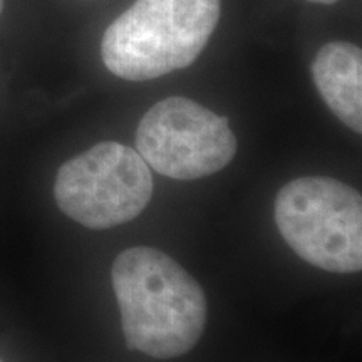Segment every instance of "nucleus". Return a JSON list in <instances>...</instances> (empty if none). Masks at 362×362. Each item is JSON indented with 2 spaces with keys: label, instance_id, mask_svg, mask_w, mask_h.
Wrapping results in <instances>:
<instances>
[{
  "label": "nucleus",
  "instance_id": "f257e3e1",
  "mask_svg": "<svg viewBox=\"0 0 362 362\" xmlns=\"http://www.w3.org/2000/svg\"><path fill=\"white\" fill-rule=\"evenodd\" d=\"M111 279L129 349L171 359L197 346L206 325V296L175 259L153 247H131L115 259Z\"/></svg>",
  "mask_w": 362,
  "mask_h": 362
},
{
  "label": "nucleus",
  "instance_id": "f03ea898",
  "mask_svg": "<svg viewBox=\"0 0 362 362\" xmlns=\"http://www.w3.org/2000/svg\"><path fill=\"white\" fill-rule=\"evenodd\" d=\"M220 0H136L103 35L107 71L151 81L192 66L218 25Z\"/></svg>",
  "mask_w": 362,
  "mask_h": 362
},
{
  "label": "nucleus",
  "instance_id": "7ed1b4c3",
  "mask_svg": "<svg viewBox=\"0 0 362 362\" xmlns=\"http://www.w3.org/2000/svg\"><path fill=\"white\" fill-rule=\"evenodd\" d=\"M275 223L285 243L307 264L334 274L362 269V198L327 176L288 181L275 197Z\"/></svg>",
  "mask_w": 362,
  "mask_h": 362
},
{
  "label": "nucleus",
  "instance_id": "20e7f679",
  "mask_svg": "<svg viewBox=\"0 0 362 362\" xmlns=\"http://www.w3.org/2000/svg\"><path fill=\"white\" fill-rule=\"evenodd\" d=\"M153 188L151 170L136 149L103 141L59 168L54 197L69 218L107 230L141 215Z\"/></svg>",
  "mask_w": 362,
  "mask_h": 362
},
{
  "label": "nucleus",
  "instance_id": "39448f33",
  "mask_svg": "<svg viewBox=\"0 0 362 362\" xmlns=\"http://www.w3.org/2000/svg\"><path fill=\"white\" fill-rule=\"evenodd\" d=\"M136 151L163 176L200 180L230 165L237 138L228 117L193 99L171 96L149 107L136 129Z\"/></svg>",
  "mask_w": 362,
  "mask_h": 362
},
{
  "label": "nucleus",
  "instance_id": "423d86ee",
  "mask_svg": "<svg viewBox=\"0 0 362 362\" xmlns=\"http://www.w3.org/2000/svg\"><path fill=\"white\" fill-rule=\"evenodd\" d=\"M315 88L347 128L362 131V52L356 44L327 42L312 62Z\"/></svg>",
  "mask_w": 362,
  "mask_h": 362
},
{
  "label": "nucleus",
  "instance_id": "0eeeda50",
  "mask_svg": "<svg viewBox=\"0 0 362 362\" xmlns=\"http://www.w3.org/2000/svg\"><path fill=\"white\" fill-rule=\"evenodd\" d=\"M309 2H315V4H324V6H330V4H336L339 0H309Z\"/></svg>",
  "mask_w": 362,
  "mask_h": 362
},
{
  "label": "nucleus",
  "instance_id": "6e6552de",
  "mask_svg": "<svg viewBox=\"0 0 362 362\" xmlns=\"http://www.w3.org/2000/svg\"><path fill=\"white\" fill-rule=\"evenodd\" d=\"M4 11V0H0V13Z\"/></svg>",
  "mask_w": 362,
  "mask_h": 362
},
{
  "label": "nucleus",
  "instance_id": "1a4fd4ad",
  "mask_svg": "<svg viewBox=\"0 0 362 362\" xmlns=\"http://www.w3.org/2000/svg\"><path fill=\"white\" fill-rule=\"evenodd\" d=\"M0 362H2V359H0Z\"/></svg>",
  "mask_w": 362,
  "mask_h": 362
}]
</instances>
